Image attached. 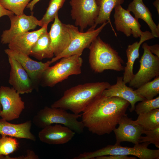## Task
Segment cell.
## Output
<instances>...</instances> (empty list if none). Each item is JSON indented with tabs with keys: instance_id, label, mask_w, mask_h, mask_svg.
<instances>
[{
	"instance_id": "cell-9",
	"label": "cell",
	"mask_w": 159,
	"mask_h": 159,
	"mask_svg": "<svg viewBox=\"0 0 159 159\" xmlns=\"http://www.w3.org/2000/svg\"><path fill=\"white\" fill-rule=\"evenodd\" d=\"M69 4L72 18L80 32L94 26L99 12L96 0H70Z\"/></svg>"
},
{
	"instance_id": "cell-3",
	"label": "cell",
	"mask_w": 159,
	"mask_h": 159,
	"mask_svg": "<svg viewBox=\"0 0 159 159\" xmlns=\"http://www.w3.org/2000/svg\"><path fill=\"white\" fill-rule=\"evenodd\" d=\"M89 62L95 72L101 73L106 70L117 71L124 70V62L118 52L110 45L98 37L89 47Z\"/></svg>"
},
{
	"instance_id": "cell-36",
	"label": "cell",
	"mask_w": 159,
	"mask_h": 159,
	"mask_svg": "<svg viewBox=\"0 0 159 159\" xmlns=\"http://www.w3.org/2000/svg\"><path fill=\"white\" fill-rule=\"evenodd\" d=\"M41 0H32L30 1L26 7V8L29 9L32 11L34 9L35 5Z\"/></svg>"
},
{
	"instance_id": "cell-25",
	"label": "cell",
	"mask_w": 159,
	"mask_h": 159,
	"mask_svg": "<svg viewBox=\"0 0 159 159\" xmlns=\"http://www.w3.org/2000/svg\"><path fill=\"white\" fill-rule=\"evenodd\" d=\"M136 122L144 130H149L159 127V108L138 115Z\"/></svg>"
},
{
	"instance_id": "cell-28",
	"label": "cell",
	"mask_w": 159,
	"mask_h": 159,
	"mask_svg": "<svg viewBox=\"0 0 159 159\" xmlns=\"http://www.w3.org/2000/svg\"><path fill=\"white\" fill-rule=\"evenodd\" d=\"M31 0H0V3L6 9L15 15L24 14V11Z\"/></svg>"
},
{
	"instance_id": "cell-33",
	"label": "cell",
	"mask_w": 159,
	"mask_h": 159,
	"mask_svg": "<svg viewBox=\"0 0 159 159\" xmlns=\"http://www.w3.org/2000/svg\"><path fill=\"white\" fill-rule=\"evenodd\" d=\"M14 14L12 11L4 8L0 3V18L4 16H8Z\"/></svg>"
},
{
	"instance_id": "cell-17",
	"label": "cell",
	"mask_w": 159,
	"mask_h": 159,
	"mask_svg": "<svg viewBox=\"0 0 159 159\" xmlns=\"http://www.w3.org/2000/svg\"><path fill=\"white\" fill-rule=\"evenodd\" d=\"M49 32L51 47L55 57L62 53L69 46L71 37L66 25L62 22L57 14Z\"/></svg>"
},
{
	"instance_id": "cell-37",
	"label": "cell",
	"mask_w": 159,
	"mask_h": 159,
	"mask_svg": "<svg viewBox=\"0 0 159 159\" xmlns=\"http://www.w3.org/2000/svg\"><path fill=\"white\" fill-rule=\"evenodd\" d=\"M153 4L156 8L158 15H159V0H155Z\"/></svg>"
},
{
	"instance_id": "cell-2",
	"label": "cell",
	"mask_w": 159,
	"mask_h": 159,
	"mask_svg": "<svg viewBox=\"0 0 159 159\" xmlns=\"http://www.w3.org/2000/svg\"><path fill=\"white\" fill-rule=\"evenodd\" d=\"M110 85L106 82L79 85L66 90L63 96L51 107L69 110L73 113L79 114Z\"/></svg>"
},
{
	"instance_id": "cell-1",
	"label": "cell",
	"mask_w": 159,
	"mask_h": 159,
	"mask_svg": "<svg viewBox=\"0 0 159 159\" xmlns=\"http://www.w3.org/2000/svg\"><path fill=\"white\" fill-rule=\"evenodd\" d=\"M126 100L102 94L96 97L81 114L85 127L98 135L109 134L116 128L130 105Z\"/></svg>"
},
{
	"instance_id": "cell-8",
	"label": "cell",
	"mask_w": 159,
	"mask_h": 159,
	"mask_svg": "<svg viewBox=\"0 0 159 159\" xmlns=\"http://www.w3.org/2000/svg\"><path fill=\"white\" fill-rule=\"evenodd\" d=\"M149 46L146 43L142 45L144 52L140 61V68L129 83L132 88H137L159 76V57L150 52Z\"/></svg>"
},
{
	"instance_id": "cell-29",
	"label": "cell",
	"mask_w": 159,
	"mask_h": 159,
	"mask_svg": "<svg viewBox=\"0 0 159 159\" xmlns=\"http://www.w3.org/2000/svg\"><path fill=\"white\" fill-rule=\"evenodd\" d=\"M18 143L15 138L7 136H2L0 139V156L8 155L18 148Z\"/></svg>"
},
{
	"instance_id": "cell-15",
	"label": "cell",
	"mask_w": 159,
	"mask_h": 159,
	"mask_svg": "<svg viewBox=\"0 0 159 159\" xmlns=\"http://www.w3.org/2000/svg\"><path fill=\"white\" fill-rule=\"evenodd\" d=\"M119 126L113 130L116 139V143L123 142L140 143V138L144 130L135 120L129 117L127 115L122 117L119 121Z\"/></svg>"
},
{
	"instance_id": "cell-22",
	"label": "cell",
	"mask_w": 159,
	"mask_h": 159,
	"mask_svg": "<svg viewBox=\"0 0 159 159\" xmlns=\"http://www.w3.org/2000/svg\"><path fill=\"white\" fill-rule=\"evenodd\" d=\"M127 10L132 12L135 17L140 19L148 25L154 37H159V25H156L152 18V15L142 0H133L129 5Z\"/></svg>"
},
{
	"instance_id": "cell-20",
	"label": "cell",
	"mask_w": 159,
	"mask_h": 159,
	"mask_svg": "<svg viewBox=\"0 0 159 159\" xmlns=\"http://www.w3.org/2000/svg\"><path fill=\"white\" fill-rule=\"evenodd\" d=\"M140 41L128 45L126 50L127 62L124 67L123 80L126 84L129 83L133 77V67L135 60L139 57V49L141 44L145 41L154 38L151 32H143Z\"/></svg>"
},
{
	"instance_id": "cell-39",
	"label": "cell",
	"mask_w": 159,
	"mask_h": 159,
	"mask_svg": "<svg viewBox=\"0 0 159 159\" xmlns=\"http://www.w3.org/2000/svg\"></svg>"
},
{
	"instance_id": "cell-21",
	"label": "cell",
	"mask_w": 159,
	"mask_h": 159,
	"mask_svg": "<svg viewBox=\"0 0 159 159\" xmlns=\"http://www.w3.org/2000/svg\"><path fill=\"white\" fill-rule=\"evenodd\" d=\"M32 121L28 120L20 124H14L2 119H0V135L25 139L35 141V136L31 132Z\"/></svg>"
},
{
	"instance_id": "cell-12",
	"label": "cell",
	"mask_w": 159,
	"mask_h": 159,
	"mask_svg": "<svg viewBox=\"0 0 159 159\" xmlns=\"http://www.w3.org/2000/svg\"><path fill=\"white\" fill-rule=\"evenodd\" d=\"M4 51L8 56L13 57L21 64L27 72L34 87L39 83L43 73L52 64L50 60L46 62L37 61L31 59L29 55L9 48Z\"/></svg>"
},
{
	"instance_id": "cell-30",
	"label": "cell",
	"mask_w": 159,
	"mask_h": 159,
	"mask_svg": "<svg viewBox=\"0 0 159 159\" xmlns=\"http://www.w3.org/2000/svg\"><path fill=\"white\" fill-rule=\"evenodd\" d=\"M159 108V96L151 99H145L135 107L134 110L138 115Z\"/></svg>"
},
{
	"instance_id": "cell-14",
	"label": "cell",
	"mask_w": 159,
	"mask_h": 159,
	"mask_svg": "<svg viewBox=\"0 0 159 159\" xmlns=\"http://www.w3.org/2000/svg\"><path fill=\"white\" fill-rule=\"evenodd\" d=\"M8 56L10 66L9 83L20 94L31 93L34 87L27 72L19 62Z\"/></svg>"
},
{
	"instance_id": "cell-4",
	"label": "cell",
	"mask_w": 159,
	"mask_h": 159,
	"mask_svg": "<svg viewBox=\"0 0 159 159\" xmlns=\"http://www.w3.org/2000/svg\"><path fill=\"white\" fill-rule=\"evenodd\" d=\"M81 114L70 113L59 108L45 106L34 116L33 123L37 127L43 128L54 124L66 126L75 133L83 132L85 128L82 121L78 120Z\"/></svg>"
},
{
	"instance_id": "cell-38",
	"label": "cell",
	"mask_w": 159,
	"mask_h": 159,
	"mask_svg": "<svg viewBox=\"0 0 159 159\" xmlns=\"http://www.w3.org/2000/svg\"><path fill=\"white\" fill-rule=\"evenodd\" d=\"M2 106H1V103L0 102V117L1 113V111H2Z\"/></svg>"
},
{
	"instance_id": "cell-6",
	"label": "cell",
	"mask_w": 159,
	"mask_h": 159,
	"mask_svg": "<svg viewBox=\"0 0 159 159\" xmlns=\"http://www.w3.org/2000/svg\"><path fill=\"white\" fill-rule=\"evenodd\" d=\"M149 144L147 142H144L135 145L133 147H129L115 143L114 145H108L95 151L81 153L73 159H92L104 155H133L140 159H158L159 150L148 148Z\"/></svg>"
},
{
	"instance_id": "cell-26",
	"label": "cell",
	"mask_w": 159,
	"mask_h": 159,
	"mask_svg": "<svg viewBox=\"0 0 159 159\" xmlns=\"http://www.w3.org/2000/svg\"><path fill=\"white\" fill-rule=\"evenodd\" d=\"M135 90L146 99L153 98L159 94V76L155 77L153 80L144 84Z\"/></svg>"
},
{
	"instance_id": "cell-13",
	"label": "cell",
	"mask_w": 159,
	"mask_h": 159,
	"mask_svg": "<svg viewBox=\"0 0 159 159\" xmlns=\"http://www.w3.org/2000/svg\"><path fill=\"white\" fill-rule=\"evenodd\" d=\"M114 23L117 31H120L127 37L132 35L134 38L140 37L143 33L138 19L134 17L128 10L121 6L115 8Z\"/></svg>"
},
{
	"instance_id": "cell-31",
	"label": "cell",
	"mask_w": 159,
	"mask_h": 159,
	"mask_svg": "<svg viewBox=\"0 0 159 159\" xmlns=\"http://www.w3.org/2000/svg\"><path fill=\"white\" fill-rule=\"evenodd\" d=\"M143 134L145 135L141 136L140 143L147 142L154 144L159 148V127L152 130H144Z\"/></svg>"
},
{
	"instance_id": "cell-19",
	"label": "cell",
	"mask_w": 159,
	"mask_h": 159,
	"mask_svg": "<svg viewBox=\"0 0 159 159\" xmlns=\"http://www.w3.org/2000/svg\"><path fill=\"white\" fill-rule=\"evenodd\" d=\"M47 26L44 25L37 30L17 36L8 44L9 49L29 56L32 47L40 36L47 31Z\"/></svg>"
},
{
	"instance_id": "cell-5",
	"label": "cell",
	"mask_w": 159,
	"mask_h": 159,
	"mask_svg": "<svg viewBox=\"0 0 159 159\" xmlns=\"http://www.w3.org/2000/svg\"><path fill=\"white\" fill-rule=\"evenodd\" d=\"M53 66L48 67L41 79L44 86L52 87L72 75L82 73L83 60L81 56L74 55L61 58Z\"/></svg>"
},
{
	"instance_id": "cell-16",
	"label": "cell",
	"mask_w": 159,
	"mask_h": 159,
	"mask_svg": "<svg viewBox=\"0 0 159 159\" xmlns=\"http://www.w3.org/2000/svg\"><path fill=\"white\" fill-rule=\"evenodd\" d=\"M75 133L66 126L55 124L42 128L39 132L38 137L42 142L47 144H63L71 140Z\"/></svg>"
},
{
	"instance_id": "cell-27",
	"label": "cell",
	"mask_w": 159,
	"mask_h": 159,
	"mask_svg": "<svg viewBox=\"0 0 159 159\" xmlns=\"http://www.w3.org/2000/svg\"><path fill=\"white\" fill-rule=\"evenodd\" d=\"M66 0H50L48 6L45 14L42 19L39 20V26L48 25L54 20L58 11L63 6Z\"/></svg>"
},
{
	"instance_id": "cell-18",
	"label": "cell",
	"mask_w": 159,
	"mask_h": 159,
	"mask_svg": "<svg viewBox=\"0 0 159 159\" xmlns=\"http://www.w3.org/2000/svg\"><path fill=\"white\" fill-rule=\"evenodd\" d=\"M102 94L109 97H118L127 101L131 105L129 110L131 112L134 110L136 102L145 99L138 95L132 88L127 86L122 77H117L116 83L110 85Z\"/></svg>"
},
{
	"instance_id": "cell-23",
	"label": "cell",
	"mask_w": 159,
	"mask_h": 159,
	"mask_svg": "<svg viewBox=\"0 0 159 159\" xmlns=\"http://www.w3.org/2000/svg\"><path fill=\"white\" fill-rule=\"evenodd\" d=\"M30 55L39 60L53 57L54 55L51 47L50 38L47 31L40 36L33 45Z\"/></svg>"
},
{
	"instance_id": "cell-10",
	"label": "cell",
	"mask_w": 159,
	"mask_h": 159,
	"mask_svg": "<svg viewBox=\"0 0 159 159\" xmlns=\"http://www.w3.org/2000/svg\"><path fill=\"white\" fill-rule=\"evenodd\" d=\"M20 95L12 87H0V102L2 107L0 117L2 119L8 121L19 118L25 107Z\"/></svg>"
},
{
	"instance_id": "cell-34",
	"label": "cell",
	"mask_w": 159,
	"mask_h": 159,
	"mask_svg": "<svg viewBox=\"0 0 159 159\" xmlns=\"http://www.w3.org/2000/svg\"><path fill=\"white\" fill-rule=\"evenodd\" d=\"M149 50L152 53L155 54L156 56L159 57V45L156 44L153 45L149 46Z\"/></svg>"
},
{
	"instance_id": "cell-11",
	"label": "cell",
	"mask_w": 159,
	"mask_h": 159,
	"mask_svg": "<svg viewBox=\"0 0 159 159\" xmlns=\"http://www.w3.org/2000/svg\"><path fill=\"white\" fill-rule=\"evenodd\" d=\"M11 26L9 29L4 30L1 35V42L8 44L17 36L35 29L39 26V21L33 15H27L24 14L20 15L9 16Z\"/></svg>"
},
{
	"instance_id": "cell-24",
	"label": "cell",
	"mask_w": 159,
	"mask_h": 159,
	"mask_svg": "<svg viewBox=\"0 0 159 159\" xmlns=\"http://www.w3.org/2000/svg\"><path fill=\"white\" fill-rule=\"evenodd\" d=\"M96 1L99 7V12L93 27L96 28L98 24L107 21L117 36L116 33L111 21L110 16L113 9L117 6L122 4L124 0H96Z\"/></svg>"
},
{
	"instance_id": "cell-32",
	"label": "cell",
	"mask_w": 159,
	"mask_h": 159,
	"mask_svg": "<svg viewBox=\"0 0 159 159\" xmlns=\"http://www.w3.org/2000/svg\"><path fill=\"white\" fill-rule=\"evenodd\" d=\"M96 159H136V157L129 156L117 155H109L98 157Z\"/></svg>"
},
{
	"instance_id": "cell-35",
	"label": "cell",
	"mask_w": 159,
	"mask_h": 159,
	"mask_svg": "<svg viewBox=\"0 0 159 159\" xmlns=\"http://www.w3.org/2000/svg\"><path fill=\"white\" fill-rule=\"evenodd\" d=\"M38 157L35 155L34 152L31 150H27V153L26 156H24V159H38Z\"/></svg>"
},
{
	"instance_id": "cell-7",
	"label": "cell",
	"mask_w": 159,
	"mask_h": 159,
	"mask_svg": "<svg viewBox=\"0 0 159 159\" xmlns=\"http://www.w3.org/2000/svg\"><path fill=\"white\" fill-rule=\"evenodd\" d=\"M108 23L107 21L103 23L96 29L93 26L90 27L85 32L80 31L77 26L66 24L71 37V42L64 51L52 59L50 60L51 63L52 64L64 57L74 55L81 56L84 49L89 47Z\"/></svg>"
}]
</instances>
